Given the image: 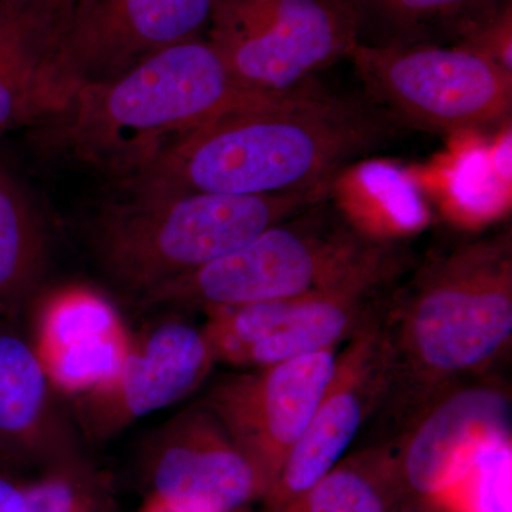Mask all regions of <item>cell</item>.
<instances>
[{"instance_id": "6da1fadb", "label": "cell", "mask_w": 512, "mask_h": 512, "mask_svg": "<svg viewBox=\"0 0 512 512\" xmlns=\"http://www.w3.org/2000/svg\"><path fill=\"white\" fill-rule=\"evenodd\" d=\"M403 131L365 93L312 79L191 131L121 185L136 195L336 192L350 168L393 147Z\"/></svg>"}, {"instance_id": "7a4b0ae2", "label": "cell", "mask_w": 512, "mask_h": 512, "mask_svg": "<svg viewBox=\"0 0 512 512\" xmlns=\"http://www.w3.org/2000/svg\"><path fill=\"white\" fill-rule=\"evenodd\" d=\"M375 333L376 384L367 419L373 414L403 437L510 348V229L431 252L386 296Z\"/></svg>"}, {"instance_id": "3957f363", "label": "cell", "mask_w": 512, "mask_h": 512, "mask_svg": "<svg viewBox=\"0 0 512 512\" xmlns=\"http://www.w3.org/2000/svg\"><path fill=\"white\" fill-rule=\"evenodd\" d=\"M261 96L239 86L201 36L161 50L116 79L80 87L33 124L46 153L123 183L181 137Z\"/></svg>"}, {"instance_id": "277c9868", "label": "cell", "mask_w": 512, "mask_h": 512, "mask_svg": "<svg viewBox=\"0 0 512 512\" xmlns=\"http://www.w3.org/2000/svg\"><path fill=\"white\" fill-rule=\"evenodd\" d=\"M333 194H128L101 207L90 238L111 285L141 299Z\"/></svg>"}, {"instance_id": "5b68a950", "label": "cell", "mask_w": 512, "mask_h": 512, "mask_svg": "<svg viewBox=\"0 0 512 512\" xmlns=\"http://www.w3.org/2000/svg\"><path fill=\"white\" fill-rule=\"evenodd\" d=\"M335 195V194H333ZM138 299L143 311H212L322 291L396 248L357 227L335 197Z\"/></svg>"}, {"instance_id": "8992f818", "label": "cell", "mask_w": 512, "mask_h": 512, "mask_svg": "<svg viewBox=\"0 0 512 512\" xmlns=\"http://www.w3.org/2000/svg\"><path fill=\"white\" fill-rule=\"evenodd\" d=\"M363 93L402 128L454 136L510 123L512 69L466 46L357 45Z\"/></svg>"}, {"instance_id": "52a82bcc", "label": "cell", "mask_w": 512, "mask_h": 512, "mask_svg": "<svg viewBox=\"0 0 512 512\" xmlns=\"http://www.w3.org/2000/svg\"><path fill=\"white\" fill-rule=\"evenodd\" d=\"M406 266L396 247L322 291L212 309L201 330L215 362L254 369L336 348L375 319Z\"/></svg>"}, {"instance_id": "ba28073f", "label": "cell", "mask_w": 512, "mask_h": 512, "mask_svg": "<svg viewBox=\"0 0 512 512\" xmlns=\"http://www.w3.org/2000/svg\"><path fill=\"white\" fill-rule=\"evenodd\" d=\"M207 40L251 92L301 86L357 46L350 0H214Z\"/></svg>"}, {"instance_id": "9c48e42d", "label": "cell", "mask_w": 512, "mask_h": 512, "mask_svg": "<svg viewBox=\"0 0 512 512\" xmlns=\"http://www.w3.org/2000/svg\"><path fill=\"white\" fill-rule=\"evenodd\" d=\"M214 0H76L40 60L37 120L87 84L116 79L161 50L201 37Z\"/></svg>"}, {"instance_id": "30bf717a", "label": "cell", "mask_w": 512, "mask_h": 512, "mask_svg": "<svg viewBox=\"0 0 512 512\" xmlns=\"http://www.w3.org/2000/svg\"><path fill=\"white\" fill-rule=\"evenodd\" d=\"M336 348L225 377L202 406L272 487L335 375ZM265 495V494H264Z\"/></svg>"}, {"instance_id": "8fae6325", "label": "cell", "mask_w": 512, "mask_h": 512, "mask_svg": "<svg viewBox=\"0 0 512 512\" xmlns=\"http://www.w3.org/2000/svg\"><path fill=\"white\" fill-rule=\"evenodd\" d=\"M214 363L202 330L175 316L160 320L131 338L126 360L110 382L76 396V419L90 440L111 439L194 392Z\"/></svg>"}, {"instance_id": "7c38bea8", "label": "cell", "mask_w": 512, "mask_h": 512, "mask_svg": "<svg viewBox=\"0 0 512 512\" xmlns=\"http://www.w3.org/2000/svg\"><path fill=\"white\" fill-rule=\"evenodd\" d=\"M173 421L148 461L150 495L188 512H235L264 497L254 464L202 404Z\"/></svg>"}, {"instance_id": "4fadbf2b", "label": "cell", "mask_w": 512, "mask_h": 512, "mask_svg": "<svg viewBox=\"0 0 512 512\" xmlns=\"http://www.w3.org/2000/svg\"><path fill=\"white\" fill-rule=\"evenodd\" d=\"M376 383L375 319L349 339L335 375L284 467L266 491L261 512H275L308 493L355 441L372 407Z\"/></svg>"}, {"instance_id": "5bb4252c", "label": "cell", "mask_w": 512, "mask_h": 512, "mask_svg": "<svg viewBox=\"0 0 512 512\" xmlns=\"http://www.w3.org/2000/svg\"><path fill=\"white\" fill-rule=\"evenodd\" d=\"M510 399L500 387L466 386L433 407L399 450L406 490L434 498L466 476L485 451L510 443Z\"/></svg>"}, {"instance_id": "9a60e30c", "label": "cell", "mask_w": 512, "mask_h": 512, "mask_svg": "<svg viewBox=\"0 0 512 512\" xmlns=\"http://www.w3.org/2000/svg\"><path fill=\"white\" fill-rule=\"evenodd\" d=\"M32 345L53 387L80 396L120 372L131 336L104 296L74 286L40 302Z\"/></svg>"}, {"instance_id": "2e32d148", "label": "cell", "mask_w": 512, "mask_h": 512, "mask_svg": "<svg viewBox=\"0 0 512 512\" xmlns=\"http://www.w3.org/2000/svg\"><path fill=\"white\" fill-rule=\"evenodd\" d=\"M52 387L32 343L0 326V451L22 460L73 461Z\"/></svg>"}, {"instance_id": "e0dca14e", "label": "cell", "mask_w": 512, "mask_h": 512, "mask_svg": "<svg viewBox=\"0 0 512 512\" xmlns=\"http://www.w3.org/2000/svg\"><path fill=\"white\" fill-rule=\"evenodd\" d=\"M357 45L456 46L510 8L511 0H350Z\"/></svg>"}, {"instance_id": "ac0fdd59", "label": "cell", "mask_w": 512, "mask_h": 512, "mask_svg": "<svg viewBox=\"0 0 512 512\" xmlns=\"http://www.w3.org/2000/svg\"><path fill=\"white\" fill-rule=\"evenodd\" d=\"M47 261L39 210L15 171L0 160V318H18L35 302Z\"/></svg>"}, {"instance_id": "d6986e66", "label": "cell", "mask_w": 512, "mask_h": 512, "mask_svg": "<svg viewBox=\"0 0 512 512\" xmlns=\"http://www.w3.org/2000/svg\"><path fill=\"white\" fill-rule=\"evenodd\" d=\"M404 490L399 450L380 446L340 461L308 493L275 512H392Z\"/></svg>"}, {"instance_id": "ffe728a7", "label": "cell", "mask_w": 512, "mask_h": 512, "mask_svg": "<svg viewBox=\"0 0 512 512\" xmlns=\"http://www.w3.org/2000/svg\"><path fill=\"white\" fill-rule=\"evenodd\" d=\"M448 512H511V446L485 451L470 471L431 498Z\"/></svg>"}, {"instance_id": "44dd1931", "label": "cell", "mask_w": 512, "mask_h": 512, "mask_svg": "<svg viewBox=\"0 0 512 512\" xmlns=\"http://www.w3.org/2000/svg\"><path fill=\"white\" fill-rule=\"evenodd\" d=\"M23 490L28 512H109L104 481L74 460Z\"/></svg>"}, {"instance_id": "7402d4cb", "label": "cell", "mask_w": 512, "mask_h": 512, "mask_svg": "<svg viewBox=\"0 0 512 512\" xmlns=\"http://www.w3.org/2000/svg\"><path fill=\"white\" fill-rule=\"evenodd\" d=\"M40 59L42 49L28 29L0 23V76L28 84L35 90Z\"/></svg>"}, {"instance_id": "603a6c76", "label": "cell", "mask_w": 512, "mask_h": 512, "mask_svg": "<svg viewBox=\"0 0 512 512\" xmlns=\"http://www.w3.org/2000/svg\"><path fill=\"white\" fill-rule=\"evenodd\" d=\"M36 116L32 87L0 76V137L18 124L35 123Z\"/></svg>"}, {"instance_id": "cb8c5ba5", "label": "cell", "mask_w": 512, "mask_h": 512, "mask_svg": "<svg viewBox=\"0 0 512 512\" xmlns=\"http://www.w3.org/2000/svg\"><path fill=\"white\" fill-rule=\"evenodd\" d=\"M30 25L49 49L57 32L66 22L76 0H23ZM46 53V52H45Z\"/></svg>"}, {"instance_id": "d4e9b609", "label": "cell", "mask_w": 512, "mask_h": 512, "mask_svg": "<svg viewBox=\"0 0 512 512\" xmlns=\"http://www.w3.org/2000/svg\"><path fill=\"white\" fill-rule=\"evenodd\" d=\"M0 512H28L25 490L5 477H0Z\"/></svg>"}, {"instance_id": "484cf974", "label": "cell", "mask_w": 512, "mask_h": 512, "mask_svg": "<svg viewBox=\"0 0 512 512\" xmlns=\"http://www.w3.org/2000/svg\"><path fill=\"white\" fill-rule=\"evenodd\" d=\"M0 23L23 26L32 35H35V30H33L28 16H26L23 0H0Z\"/></svg>"}, {"instance_id": "4316f807", "label": "cell", "mask_w": 512, "mask_h": 512, "mask_svg": "<svg viewBox=\"0 0 512 512\" xmlns=\"http://www.w3.org/2000/svg\"><path fill=\"white\" fill-rule=\"evenodd\" d=\"M138 512H188L180 510V508H175L173 505L164 503L160 498L154 497V495H150L147 498L146 503L143 504V507L140 508Z\"/></svg>"}, {"instance_id": "83f0119b", "label": "cell", "mask_w": 512, "mask_h": 512, "mask_svg": "<svg viewBox=\"0 0 512 512\" xmlns=\"http://www.w3.org/2000/svg\"><path fill=\"white\" fill-rule=\"evenodd\" d=\"M392 512H421V511H417V510H396V511H392Z\"/></svg>"}]
</instances>
